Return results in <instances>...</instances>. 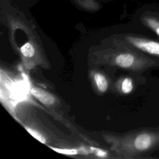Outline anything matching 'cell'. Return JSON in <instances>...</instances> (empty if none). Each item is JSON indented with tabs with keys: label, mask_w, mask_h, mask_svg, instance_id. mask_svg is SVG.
Instances as JSON below:
<instances>
[{
	"label": "cell",
	"mask_w": 159,
	"mask_h": 159,
	"mask_svg": "<svg viewBox=\"0 0 159 159\" xmlns=\"http://www.w3.org/2000/svg\"><path fill=\"white\" fill-rule=\"evenodd\" d=\"M91 64L107 65L124 70L134 69L139 65V60L135 55L118 47L116 42L110 47L94 50L90 55Z\"/></svg>",
	"instance_id": "cell-1"
},
{
	"label": "cell",
	"mask_w": 159,
	"mask_h": 159,
	"mask_svg": "<svg viewBox=\"0 0 159 159\" xmlns=\"http://www.w3.org/2000/svg\"><path fill=\"white\" fill-rule=\"evenodd\" d=\"M125 41L144 52L159 57V42L142 37L127 35L124 38Z\"/></svg>",
	"instance_id": "cell-2"
},
{
	"label": "cell",
	"mask_w": 159,
	"mask_h": 159,
	"mask_svg": "<svg viewBox=\"0 0 159 159\" xmlns=\"http://www.w3.org/2000/svg\"><path fill=\"white\" fill-rule=\"evenodd\" d=\"M30 91L32 96L46 106L50 107L56 104V98L49 92L40 88H32Z\"/></svg>",
	"instance_id": "cell-3"
},
{
	"label": "cell",
	"mask_w": 159,
	"mask_h": 159,
	"mask_svg": "<svg viewBox=\"0 0 159 159\" xmlns=\"http://www.w3.org/2000/svg\"><path fill=\"white\" fill-rule=\"evenodd\" d=\"M90 76L95 89L99 93L103 94L107 91L109 87V81L103 73L93 70L90 73Z\"/></svg>",
	"instance_id": "cell-4"
},
{
	"label": "cell",
	"mask_w": 159,
	"mask_h": 159,
	"mask_svg": "<svg viewBox=\"0 0 159 159\" xmlns=\"http://www.w3.org/2000/svg\"><path fill=\"white\" fill-rule=\"evenodd\" d=\"M153 138L147 133L137 135L132 141V146L135 150L142 152L148 149L152 145Z\"/></svg>",
	"instance_id": "cell-5"
},
{
	"label": "cell",
	"mask_w": 159,
	"mask_h": 159,
	"mask_svg": "<svg viewBox=\"0 0 159 159\" xmlns=\"http://www.w3.org/2000/svg\"><path fill=\"white\" fill-rule=\"evenodd\" d=\"M117 88L122 94H130L134 88L132 80L129 77L122 78L119 81Z\"/></svg>",
	"instance_id": "cell-6"
},
{
	"label": "cell",
	"mask_w": 159,
	"mask_h": 159,
	"mask_svg": "<svg viewBox=\"0 0 159 159\" xmlns=\"http://www.w3.org/2000/svg\"><path fill=\"white\" fill-rule=\"evenodd\" d=\"M143 23L159 36V20L153 16H146L142 18Z\"/></svg>",
	"instance_id": "cell-7"
},
{
	"label": "cell",
	"mask_w": 159,
	"mask_h": 159,
	"mask_svg": "<svg viewBox=\"0 0 159 159\" xmlns=\"http://www.w3.org/2000/svg\"><path fill=\"white\" fill-rule=\"evenodd\" d=\"M20 53L26 58L32 57L35 53V48L34 45L30 42L25 43L20 48Z\"/></svg>",
	"instance_id": "cell-8"
},
{
	"label": "cell",
	"mask_w": 159,
	"mask_h": 159,
	"mask_svg": "<svg viewBox=\"0 0 159 159\" xmlns=\"http://www.w3.org/2000/svg\"><path fill=\"white\" fill-rule=\"evenodd\" d=\"M49 148H50L53 151L59 153L62 155H68V156H72V155H80L79 148H57L55 147L48 146Z\"/></svg>",
	"instance_id": "cell-9"
},
{
	"label": "cell",
	"mask_w": 159,
	"mask_h": 159,
	"mask_svg": "<svg viewBox=\"0 0 159 159\" xmlns=\"http://www.w3.org/2000/svg\"><path fill=\"white\" fill-rule=\"evenodd\" d=\"M24 128L33 137H34L38 141H39L40 142H41L43 144H45L47 143L45 137L39 131H37V130H35L32 127H30L24 126Z\"/></svg>",
	"instance_id": "cell-10"
},
{
	"label": "cell",
	"mask_w": 159,
	"mask_h": 159,
	"mask_svg": "<svg viewBox=\"0 0 159 159\" xmlns=\"http://www.w3.org/2000/svg\"><path fill=\"white\" fill-rule=\"evenodd\" d=\"M91 148L92 154H93L96 157L99 158H107L108 157V153L107 152V151L102 148L94 147H91Z\"/></svg>",
	"instance_id": "cell-11"
}]
</instances>
